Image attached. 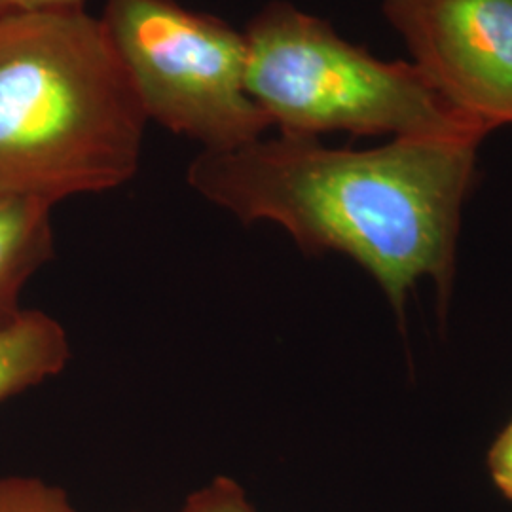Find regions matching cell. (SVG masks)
Segmentation results:
<instances>
[{
    "mask_svg": "<svg viewBox=\"0 0 512 512\" xmlns=\"http://www.w3.org/2000/svg\"><path fill=\"white\" fill-rule=\"evenodd\" d=\"M88 0H0V18L40 10H84Z\"/></svg>",
    "mask_w": 512,
    "mask_h": 512,
    "instance_id": "11",
    "label": "cell"
},
{
    "mask_svg": "<svg viewBox=\"0 0 512 512\" xmlns=\"http://www.w3.org/2000/svg\"><path fill=\"white\" fill-rule=\"evenodd\" d=\"M480 137H397L353 150L279 133L202 150L186 181L243 224L281 226L308 253H340L382 287L403 317L414 285L448 291L461 209Z\"/></svg>",
    "mask_w": 512,
    "mask_h": 512,
    "instance_id": "1",
    "label": "cell"
},
{
    "mask_svg": "<svg viewBox=\"0 0 512 512\" xmlns=\"http://www.w3.org/2000/svg\"><path fill=\"white\" fill-rule=\"evenodd\" d=\"M384 16L452 109L512 126V0H384Z\"/></svg>",
    "mask_w": 512,
    "mask_h": 512,
    "instance_id": "5",
    "label": "cell"
},
{
    "mask_svg": "<svg viewBox=\"0 0 512 512\" xmlns=\"http://www.w3.org/2000/svg\"><path fill=\"white\" fill-rule=\"evenodd\" d=\"M71 359L65 329L40 310H25L0 332V403L61 374Z\"/></svg>",
    "mask_w": 512,
    "mask_h": 512,
    "instance_id": "7",
    "label": "cell"
},
{
    "mask_svg": "<svg viewBox=\"0 0 512 512\" xmlns=\"http://www.w3.org/2000/svg\"><path fill=\"white\" fill-rule=\"evenodd\" d=\"M181 512H256L238 480L215 476L186 497Z\"/></svg>",
    "mask_w": 512,
    "mask_h": 512,
    "instance_id": "9",
    "label": "cell"
},
{
    "mask_svg": "<svg viewBox=\"0 0 512 512\" xmlns=\"http://www.w3.org/2000/svg\"><path fill=\"white\" fill-rule=\"evenodd\" d=\"M54 205L0 198V332L25 313L21 294L55 253Z\"/></svg>",
    "mask_w": 512,
    "mask_h": 512,
    "instance_id": "6",
    "label": "cell"
},
{
    "mask_svg": "<svg viewBox=\"0 0 512 512\" xmlns=\"http://www.w3.org/2000/svg\"><path fill=\"white\" fill-rule=\"evenodd\" d=\"M243 35L247 92L279 133L488 135L452 109L414 63L382 61L291 2H268Z\"/></svg>",
    "mask_w": 512,
    "mask_h": 512,
    "instance_id": "3",
    "label": "cell"
},
{
    "mask_svg": "<svg viewBox=\"0 0 512 512\" xmlns=\"http://www.w3.org/2000/svg\"><path fill=\"white\" fill-rule=\"evenodd\" d=\"M0 512H76L65 490L37 476H2Z\"/></svg>",
    "mask_w": 512,
    "mask_h": 512,
    "instance_id": "8",
    "label": "cell"
},
{
    "mask_svg": "<svg viewBox=\"0 0 512 512\" xmlns=\"http://www.w3.org/2000/svg\"><path fill=\"white\" fill-rule=\"evenodd\" d=\"M148 120L101 19L0 18V198L55 203L129 183Z\"/></svg>",
    "mask_w": 512,
    "mask_h": 512,
    "instance_id": "2",
    "label": "cell"
},
{
    "mask_svg": "<svg viewBox=\"0 0 512 512\" xmlns=\"http://www.w3.org/2000/svg\"><path fill=\"white\" fill-rule=\"evenodd\" d=\"M488 469L497 490L512 501V421L495 439L488 454Z\"/></svg>",
    "mask_w": 512,
    "mask_h": 512,
    "instance_id": "10",
    "label": "cell"
},
{
    "mask_svg": "<svg viewBox=\"0 0 512 512\" xmlns=\"http://www.w3.org/2000/svg\"><path fill=\"white\" fill-rule=\"evenodd\" d=\"M101 23L148 122L228 150L272 128L247 92L245 35L177 0H105Z\"/></svg>",
    "mask_w": 512,
    "mask_h": 512,
    "instance_id": "4",
    "label": "cell"
}]
</instances>
